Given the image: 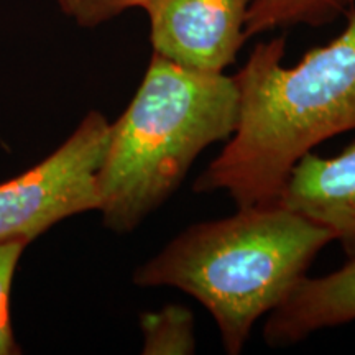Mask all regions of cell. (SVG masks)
I'll list each match as a JSON object with an SVG mask.
<instances>
[{
	"label": "cell",
	"mask_w": 355,
	"mask_h": 355,
	"mask_svg": "<svg viewBox=\"0 0 355 355\" xmlns=\"http://www.w3.org/2000/svg\"><path fill=\"white\" fill-rule=\"evenodd\" d=\"M152 0H58L61 10L79 26L92 28L130 8H145Z\"/></svg>",
	"instance_id": "obj_11"
},
{
	"label": "cell",
	"mask_w": 355,
	"mask_h": 355,
	"mask_svg": "<svg viewBox=\"0 0 355 355\" xmlns=\"http://www.w3.org/2000/svg\"><path fill=\"white\" fill-rule=\"evenodd\" d=\"M239 119L234 76L206 73L153 53L128 107L114 123L97 173L102 222L135 230L176 193L207 146L232 137Z\"/></svg>",
	"instance_id": "obj_3"
},
{
	"label": "cell",
	"mask_w": 355,
	"mask_h": 355,
	"mask_svg": "<svg viewBox=\"0 0 355 355\" xmlns=\"http://www.w3.org/2000/svg\"><path fill=\"white\" fill-rule=\"evenodd\" d=\"M329 43L283 66L285 38L257 43L234 74L239 119L194 193L225 191L237 207L272 204L296 163L332 137L355 130V7Z\"/></svg>",
	"instance_id": "obj_1"
},
{
	"label": "cell",
	"mask_w": 355,
	"mask_h": 355,
	"mask_svg": "<svg viewBox=\"0 0 355 355\" xmlns=\"http://www.w3.org/2000/svg\"><path fill=\"white\" fill-rule=\"evenodd\" d=\"M350 322H355V257L329 275L301 279L285 303L268 314L263 340L270 347H288Z\"/></svg>",
	"instance_id": "obj_7"
},
{
	"label": "cell",
	"mask_w": 355,
	"mask_h": 355,
	"mask_svg": "<svg viewBox=\"0 0 355 355\" xmlns=\"http://www.w3.org/2000/svg\"><path fill=\"white\" fill-rule=\"evenodd\" d=\"M26 245L21 242H10L0 245V355L19 354V345L13 337L10 313V291L15 275L17 263H19L21 252Z\"/></svg>",
	"instance_id": "obj_10"
},
{
	"label": "cell",
	"mask_w": 355,
	"mask_h": 355,
	"mask_svg": "<svg viewBox=\"0 0 355 355\" xmlns=\"http://www.w3.org/2000/svg\"><path fill=\"white\" fill-rule=\"evenodd\" d=\"M334 235L278 202L199 222L133 273L137 286H170L209 311L222 347L242 354L257 321L282 306Z\"/></svg>",
	"instance_id": "obj_2"
},
{
	"label": "cell",
	"mask_w": 355,
	"mask_h": 355,
	"mask_svg": "<svg viewBox=\"0 0 355 355\" xmlns=\"http://www.w3.org/2000/svg\"><path fill=\"white\" fill-rule=\"evenodd\" d=\"M145 355H191L196 352L194 314L183 304H166L140 316Z\"/></svg>",
	"instance_id": "obj_9"
},
{
	"label": "cell",
	"mask_w": 355,
	"mask_h": 355,
	"mask_svg": "<svg viewBox=\"0 0 355 355\" xmlns=\"http://www.w3.org/2000/svg\"><path fill=\"white\" fill-rule=\"evenodd\" d=\"M286 209L322 225L355 257V141L331 158L306 153L277 199Z\"/></svg>",
	"instance_id": "obj_6"
},
{
	"label": "cell",
	"mask_w": 355,
	"mask_h": 355,
	"mask_svg": "<svg viewBox=\"0 0 355 355\" xmlns=\"http://www.w3.org/2000/svg\"><path fill=\"white\" fill-rule=\"evenodd\" d=\"M257 0H152L145 8L153 53L184 68L225 73L237 60Z\"/></svg>",
	"instance_id": "obj_5"
},
{
	"label": "cell",
	"mask_w": 355,
	"mask_h": 355,
	"mask_svg": "<svg viewBox=\"0 0 355 355\" xmlns=\"http://www.w3.org/2000/svg\"><path fill=\"white\" fill-rule=\"evenodd\" d=\"M355 0H257L245 21L247 40L295 25L321 26L345 15Z\"/></svg>",
	"instance_id": "obj_8"
},
{
	"label": "cell",
	"mask_w": 355,
	"mask_h": 355,
	"mask_svg": "<svg viewBox=\"0 0 355 355\" xmlns=\"http://www.w3.org/2000/svg\"><path fill=\"white\" fill-rule=\"evenodd\" d=\"M109 135L110 122L91 110L50 157L0 184V245H28L58 222L99 209L97 173Z\"/></svg>",
	"instance_id": "obj_4"
}]
</instances>
